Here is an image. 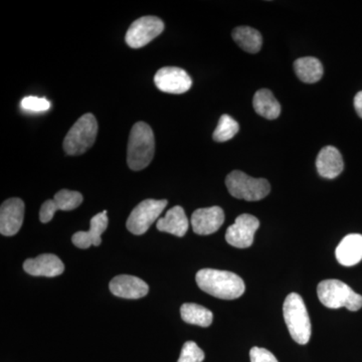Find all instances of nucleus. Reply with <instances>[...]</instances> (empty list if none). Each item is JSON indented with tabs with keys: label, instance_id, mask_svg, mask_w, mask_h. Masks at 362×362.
Wrapping results in <instances>:
<instances>
[{
	"label": "nucleus",
	"instance_id": "6ab92c4d",
	"mask_svg": "<svg viewBox=\"0 0 362 362\" xmlns=\"http://www.w3.org/2000/svg\"><path fill=\"white\" fill-rule=\"evenodd\" d=\"M188 218L185 209L180 206L173 207L166 213L165 216L157 221V228L160 232L171 233L176 237H183L187 233Z\"/></svg>",
	"mask_w": 362,
	"mask_h": 362
},
{
	"label": "nucleus",
	"instance_id": "5701e85b",
	"mask_svg": "<svg viewBox=\"0 0 362 362\" xmlns=\"http://www.w3.org/2000/svg\"><path fill=\"white\" fill-rule=\"evenodd\" d=\"M180 315L185 322L201 327H209L214 320V314L211 311L194 303L183 304L180 308Z\"/></svg>",
	"mask_w": 362,
	"mask_h": 362
},
{
	"label": "nucleus",
	"instance_id": "7ed1b4c3",
	"mask_svg": "<svg viewBox=\"0 0 362 362\" xmlns=\"http://www.w3.org/2000/svg\"><path fill=\"white\" fill-rule=\"evenodd\" d=\"M283 314L293 340L298 344H307L311 338V321L303 299L299 294L291 293L288 295L283 305Z\"/></svg>",
	"mask_w": 362,
	"mask_h": 362
},
{
	"label": "nucleus",
	"instance_id": "aec40b11",
	"mask_svg": "<svg viewBox=\"0 0 362 362\" xmlns=\"http://www.w3.org/2000/svg\"><path fill=\"white\" fill-rule=\"evenodd\" d=\"M252 106L259 116L269 120L277 119L281 114V105L270 90H259L255 94Z\"/></svg>",
	"mask_w": 362,
	"mask_h": 362
},
{
	"label": "nucleus",
	"instance_id": "ddd939ff",
	"mask_svg": "<svg viewBox=\"0 0 362 362\" xmlns=\"http://www.w3.org/2000/svg\"><path fill=\"white\" fill-rule=\"evenodd\" d=\"M192 230L197 235H207L218 232L225 221V213L220 206L197 209L192 216Z\"/></svg>",
	"mask_w": 362,
	"mask_h": 362
},
{
	"label": "nucleus",
	"instance_id": "393cba45",
	"mask_svg": "<svg viewBox=\"0 0 362 362\" xmlns=\"http://www.w3.org/2000/svg\"><path fill=\"white\" fill-rule=\"evenodd\" d=\"M204 352L194 341H187L181 349L177 362H202L204 361Z\"/></svg>",
	"mask_w": 362,
	"mask_h": 362
},
{
	"label": "nucleus",
	"instance_id": "6e6552de",
	"mask_svg": "<svg viewBox=\"0 0 362 362\" xmlns=\"http://www.w3.org/2000/svg\"><path fill=\"white\" fill-rule=\"evenodd\" d=\"M164 30V23L156 16H143L135 21L126 33L125 40L133 49L148 45Z\"/></svg>",
	"mask_w": 362,
	"mask_h": 362
},
{
	"label": "nucleus",
	"instance_id": "4468645a",
	"mask_svg": "<svg viewBox=\"0 0 362 362\" xmlns=\"http://www.w3.org/2000/svg\"><path fill=\"white\" fill-rule=\"evenodd\" d=\"M23 270L35 277L52 278L62 275L65 266L56 255L44 254L35 259H26Z\"/></svg>",
	"mask_w": 362,
	"mask_h": 362
},
{
	"label": "nucleus",
	"instance_id": "1a4fd4ad",
	"mask_svg": "<svg viewBox=\"0 0 362 362\" xmlns=\"http://www.w3.org/2000/svg\"><path fill=\"white\" fill-rule=\"evenodd\" d=\"M259 221L256 216L243 214L235 218V223L226 230V240L228 245L239 249H247L254 243L255 233Z\"/></svg>",
	"mask_w": 362,
	"mask_h": 362
},
{
	"label": "nucleus",
	"instance_id": "412c9836",
	"mask_svg": "<svg viewBox=\"0 0 362 362\" xmlns=\"http://www.w3.org/2000/svg\"><path fill=\"white\" fill-rule=\"evenodd\" d=\"M294 70L298 78L306 84H314L323 76L322 64L313 57L298 59L294 63Z\"/></svg>",
	"mask_w": 362,
	"mask_h": 362
},
{
	"label": "nucleus",
	"instance_id": "39448f33",
	"mask_svg": "<svg viewBox=\"0 0 362 362\" xmlns=\"http://www.w3.org/2000/svg\"><path fill=\"white\" fill-rule=\"evenodd\" d=\"M226 185L233 197L247 202L261 201L271 192L268 180L251 177L240 170L233 171L226 176Z\"/></svg>",
	"mask_w": 362,
	"mask_h": 362
},
{
	"label": "nucleus",
	"instance_id": "f8f14e48",
	"mask_svg": "<svg viewBox=\"0 0 362 362\" xmlns=\"http://www.w3.org/2000/svg\"><path fill=\"white\" fill-rule=\"evenodd\" d=\"M25 216V204L18 197L7 199L0 207V233L6 237L16 235Z\"/></svg>",
	"mask_w": 362,
	"mask_h": 362
},
{
	"label": "nucleus",
	"instance_id": "bb28decb",
	"mask_svg": "<svg viewBox=\"0 0 362 362\" xmlns=\"http://www.w3.org/2000/svg\"><path fill=\"white\" fill-rule=\"evenodd\" d=\"M251 362H279L271 351L261 347H252L250 351Z\"/></svg>",
	"mask_w": 362,
	"mask_h": 362
},
{
	"label": "nucleus",
	"instance_id": "9b49d317",
	"mask_svg": "<svg viewBox=\"0 0 362 362\" xmlns=\"http://www.w3.org/2000/svg\"><path fill=\"white\" fill-rule=\"evenodd\" d=\"M83 195L78 192L62 189L57 192L54 199L45 202L40 207V221L42 223H49L54 218L57 211H73L81 206Z\"/></svg>",
	"mask_w": 362,
	"mask_h": 362
},
{
	"label": "nucleus",
	"instance_id": "cd10ccee",
	"mask_svg": "<svg viewBox=\"0 0 362 362\" xmlns=\"http://www.w3.org/2000/svg\"><path fill=\"white\" fill-rule=\"evenodd\" d=\"M354 108H356V113L362 119V90L357 93L356 98H354Z\"/></svg>",
	"mask_w": 362,
	"mask_h": 362
},
{
	"label": "nucleus",
	"instance_id": "20e7f679",
	"mask_svg": "<svg viewBox=\"0 0 362 362\" xmlns=\"http://www.w3.org/2000/svg\"><path fill=\"white\" fill-rule=\"evenodd\" d=\"M319 300L324 306L330 309L341 307L349 311H358L362 307V296L354 292L349 285L339 280H324L317 288Z\"/></svg>",
	"mask_w": 362,
	"mask_h": 362
},
{
	"label": "nucleus",
	"instance_id": "f3484780",
	"mask_svg": "<svg viewBox=\"0 0 362 362\" xmlns=\"http://www.w3.org/2000/svg\"><path fill=\"white\" fill-rule=\"evenodd\" d=\"M316 168L319 175L324 178L333 180L344 169V162L339 150L333 146L321 149L316 159Z\"/></svg>",
	"mask_w": 362,
	"mask_h": 362
},
{
	"label": "nucleus",
	"instance_id": "a878e982",
	"mask_svg": "<svg viewBox=\"0 0 362 362\" xmlns=\"http://www.w3.org/2000/svg\"><path fill=\"white\" fill-rule=\"evenodd\" d=\"M21 106L26 111L45 112L51 108V103L45 98L30 96L21 100Z\"/></svg>",
	"mask_w": 362,
	"mask_h": 362
},
{
	"label": "nucleus",
	"instance_id": "9d476101",
	"mask_svg": "<svg viewBox=\"0 0 362 362\" xmlns=\"http://www.w3.org/2000/svg\"><path fill=\"white\" fill-rule=\"evenodd\" d=\"M156 87L168 94H183L192 88V81L187 71L176 66H164L154 77Z\"/></svg>",
	"mask_w": 362,
	"mask_h": 362
},
{
	"label": "nucleus",
	"instance_id": "2eb2a0df",
	"mask_svg": "<svg viewBox=\"0 0 362 362\" xmlns=\"http://www.w3.org/2000/svg\"><path fill=\"white\" fill-rule=\"evenodd\" d=\"M110 291L117 297L125 299H139L146 296L149 287L141 279L134 276L120 275L112 279Z\"/></svg>",
	"mask_w": 362,
	"mask_h": 362
},
{
	"label": "nucleus",
	"instance_id": "a211bd4d",
	"mask_svg": "<svg viewBox=\"0 0 362 362\" xmlns=\"http://www.w3.org/2000/svg\"><path fill=\"white\" fill-rule=\"evenodd\" d=\"M337 261L345 267L356 265L362 259V235L351 233L340 242L335 251Z\"/></svg>",
	"mask_w": 362,
	"mask_h": 362
},
{
	"label": "nucleus",
	"instance_id": "4be33fe9",
	"mask_svg": "<svg viewBox=\"0 0 362 362\" xmlns=\"http://www.w3.org/2000/svg\"><path fill=\"white\" fill-rule=\"evenodd\" d=\"M233 39L240 49L250 54H257L263 45L261 33L250 26H239L233 32Z\"/></svg>",
	"mask_w": 362,
	"mask_h": 362
},
{
	"label": "nucleus",
	"instance_id": "b1692460",
	"mask_svg": "<svg viewBox=\"0 0 362 362\" xmlns=\"http://www.w3.org/2000/svg\"><path fill=\"white\" fill-rule=\"evenodd\" d=\"M240 125L235 119L228 115H223L218 121V127L214 132V140L216 142H226L235 137L239 132Z\"/></svg>",
	"mask_w": 362,
	"mask_h": 362
},
{
	"label": "nucleus",
	"instance_id": "0eeeda50",
	"mask_svg": "<svg viewBox=\"0 0 362 362\" xmlns=\"http://www.w3.org/2000/svg\"><path fill=\"white\" fill-rule=\"evenodd\" d=\"M168 206L165 199H146L133 209L128 218L126 226L133 235H143L149 230L152 223H156L162 211Z\"/></svg>",
	"mask_w": 362,
	"mask_h": 362
},
{
	"label": "nucleus",
	"instance_id": "423d86ee",
	"mask_svg": "<svg viewBox=\"0 0 362 362\" xmlns=\"http://www.w3.org/2000/svg\"><path fill=\"white\" fill-rule=\"evenodd\" d=\"M98 123L93 114H85L74 124L64 140V150L68 156L85 153L96 140Z\"/></svg>",
	"mask_w": 362,
	"mask_h": 362
},
{
	"label": "nucleus",
	"instance_id": "f257e3e1",
	"mask_svg": "<svg viewBox=\"0 0 362 362\" xmlns=\"http://www.w3.org/2000/svg\"><path fill=\"white\" fill-rule=\"evenodd\" d=\"M195 280L202 291L218 299H237L246 290L243 279L228 271L202 269L197 272Z\"/></svg>",
	"mask_w": 362,
	"mask_h": 362
},
{
	"label": "nucleus",
	"instance_id": "f03ea898",
	"mask_svg": "<svg viewBox=\"0 0 362 362\" xmlns=\"http://www.w3.org/2000/svg\"><path fill=\"white\" fill-rule=\"evenodd\" d=\"M156 152V138L151 127L145 122H137L131 129L127 148V163L134 171L149 165Z\"/></svg>",
	"mask_w": 362,
	"mask_h": 362
},
{
	"label": "nucleus",
	"instance_id": "dca6fc26",
	"mask_svg": "<svg viewBox=\"0 0 362 362\" xmlns=\"http://www.w3.org/2000/svg\"><path fill=\"white\" fill-rule=\"evenodd\" d=\"M107 211L96 214L90 220V230L88 232H78L71 237V242L80 249H88L90 246H100L102 244V233L108 226Z\"/></svg>",
	"mask_w": 362,
	"mask_h": 362
}]
</instances>
